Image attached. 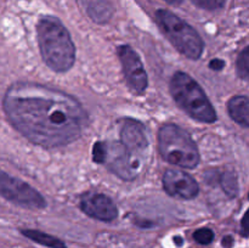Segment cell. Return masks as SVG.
Returning a JSON list of instances; mask_svg holds the SVG:
<instances>
[{"instance_id":"cell-1","label":"cell","mask_w":249,"mask_h":248,"mask_svg":"<svg viewBox=\"0 0 249 248\" xmlns=\"http://www.w3.org/2000/svg\"><path fill=\"white\" fill-rule=\"evenodd\" d=\"M7 119L24 138L43 147L68 145L82 135L88 117L66 92L34 83H15L4 96Z\"/></svg>"},{"instance_id":"cell-11","label":"cell","mask_w":249,"mask_h":248,"mask_svg":"<svg viewBox=\"0 0 249 248\" xmlns=\"http://www.w3.org/2000/svg\"><path fill=\"white\" fill-rule=\"evenodd\" d=\"M121 139L122 146L134 156H138L148 146V140L143 126L131 119L125 121L122 125Z\"/></svg>"},{"instance_id":"cell-16","label":"cell","mask_w":249,"mask_h":248,"mask_svg":"<svg viewBox=\"0 0 249 248\" xmlns=\"http://www.w3.org/2000/svg\"><path fill=\"white\" fill-rule=\"evenodd\" d=\"M237 74L242 79H247L249 74V49L245 48L237 58Z\"/></svg>"},{"instance_id":"cell-17","label":"cell","mask_w":249,"mask_h":248,"mask_svg":"<svg viewBox=\"0 0 249 248\" xmlns=\"http://www.w3.org/2000/svg\"><path fill=\"white\" fill-rule=\"evenodd\" d=\"M107 155H108V148H107L106 143L104 142H96L92 147V159L99 164H102L107 160Z\"/></svg>"},{"instance_id":"cell-13","label":"cell","mask_w":249,"mask_h":248,"mask_svg":"<svg viewBox=\"0 0 249 248\" xmlns=\"http://www.w3.org/2000/svg\"><path fill=\"white\" fill-rule=\"evenodd\" d=\"M231 118L240 125L247 128L249 125V100L245 95L232 97L228 104Z\"/></svg>"},{"instance_id":"cell-8","label":"cell","mask_w":249,"mask_h":248,"mask_svg":"<svg viewBox=\"0 0 249 248\" xmlns=\"http://www.w3.org/2000/svg\"><path fill=\"white\" fill-rule=\"evenodd\" d=\"M163 187L173 197L191 199L198 195L199 186L187 173L179 169H168L163 175Z\"/></svg>"},{"instance_id":"cell-10","label":"cell","mask_w":249,"mask_h":248,"mask_svg":"<svg viewBox=\"0 0 249 248\" xmlns=\"http://www.w3.org/2000/svg\"><path fill=\"white\" fill-rule=\"evenodd\" d=\"M112 156L109 157V169L123 180H134L139 174L140 159L138 156L129 153L121 145H114L112 147Z\"/></svg>"},{"instance_id":"cell-2","label":"cell","mask_w":249,"mask_h":248,"mask_svg":"<svg viewBox=\"0 0 249 248\" xmlns=\"http://www.w3.org/2000/svg\"><path fill=\"white\" fill-rule=\"evenodd\" d=\"M38 41L43 60L55 72H66L75 61V46L62 22L53 16L39 19Z\"/></svg>"},{"instance_id":"cell-14","label":"cell","mask_w":249,"mask_h":248,"mask_svg":"<svg viewBox=\"0 0 249 248\" xmlns=\"http://www.w3.org/2000/svg\"><path fill=\"white\" fill-rule=\"evenodd\" d=\"M22 235L26 236L27 238L32 240L33 242L39 243L41 246H45L49 248H66V243L61 241L60 238L51 236L49 233L41 232L38 230H23Z\"/></svg>"},{"instance_id":"cell-24","label":"cell","mask_w":249,"mask_h":248,"mask_svg":"<svg viewBox=\"0 0 249 248\" xmlns=\"http://www.w3.org/2000/svg\"><path fill=\"white\" fill-rule=\"evenodd\" d=\"M164 1L168 2V4H170V5H179V4H181L182 0H164Z\"/></svg>"},{"instance_id":"cell-12","label":"cell","mask_w":249,"mask_h":248,"mask_svg":"<svg viewBox=\"0 0 249 248\" xmlns=\"http://www.w3.org/2000/svg\"><path fill=\"white\" fill-rule=\"evenodd\" d=\"M85 14L99 24L107 23L113 16V6L109 0H79Z\"/></svg>"},{"instance_id":"cell-3","label":"cell","mask_w":249,"mask_h":248,"mask_svg":"<svg viewBox=\"0 0 249 248\" xmlns=\"http://www.w3.org/2000/svg\"><path fill=\"white\" fill-rule=\"evenodd\" d=\"M170 94L178 106L191 118L202 123H214L216 112L201 85L184 72H177L170 80Z\"/></svg>"},{"instance_id":"cell-22","label":"cell","mask_w":249,"mask_h":248,"mask_svg":"<svg viewBox=\"0 0 249 248\" xmlns=\"http://www.w3.org/2000/svg\"><path fill=\"white\" fill-rule=\"evenodd\" d=\"M242 232H243V235L247 237V235H248V213H246L245 216H243V219H242Z\"/></svg>"},{"instance_id":"cell-19","label":"cell","mask_w":249,"mask_h":248,"mask_svg":"<svg viewBox=\"0 0 249 248\" xmlns=\"http://www.w3.org/2000/svg\"><path fill=\"white\" fill-rule=\"evenodd\" d=\"M191 1L196 6L204 10H209V11L221 9L224 6V4H225V0H191Z\"/></svg>"},{"instance_id":"cell-9","label":"cell","mask_w":249,"mask_h":248,"mask_svg":"<svg viewBox=\"0 0 249 248\" xmlns=\"http://www.w3.org/2000/svg\"><path fill=\"white\" fill-rule=\"evenodd\" d=\"M80 208L87 215L101 221H112L118 215V209L106 195L88 192L82 197Z\"/></svg>"},{"instance_id":"cell-20","label":"cell","mask_w":249,"mask_h":248,"mask_svg":"<svg viewBox=\"0 0 249 248\" xmlns=\"http://www.w3.org/2000/svg\"><path fill=\"white\" fill-rule=\"evenodd\" d=\"M224 66H225V62H224L223 60H220V58H214V60H212L211 62H209V67L214 71L223 70Z\"/></svg>"},{"instance_id":"cell-7","label":"cell","mask_w":249,"mask_h":248,"mask_svg":"<svg viewBox=\"0 0 249 248\" xmlns=\"http://www.w3.org/2000/svg\"><path fill=\"white\" fill-rule=\"evenodd\" d=\"M118 55L128 87L134 94H143L147 89L148 78L139 55L128 45L119 46Z\"/></svg>"},{"instance_id":"cell-18","label":"cell","mask_w":249,"mask_h":248,"mask_svg":"<svg viewBox=\"0 0 249 248\" xmlns=\"http://www.w3.org/2000/svg\"><path fill=\"white\" fill-rule=\"evenodd\" d=\"M194 238L196 242L201 243V245H209V243L213 242L214 232L213 230H211L208 228L199 229V230L195 231Z\"/></svg>"},{"instance_id":"cell-6","label":"cell","mask_w":249,"mask_h":248,"mask_svg":"<svg viewBox=\"0 0 249 248\" xmlns=\"http://www.w3.org/2000/svg\"><path fill=\"white\" fill-rule=\"evenodd\" d=\"M0 196L9 202L29 209H43L45 198L27 182L0 170Z\"/></svg>"},{"instance_id":"cell-15","label":"cell","mask_w":249,"mask_h":248,"mask_svg":"<svg viewBox=\"0 0 249 248\" xmlns=\"http://www.w3.org/2000/svg\"><path fill=\"white\" fill-rule=\"evenodd\" d=\"M220 184L223 190L225 191V194L229 197L233 198V197L237 196L238 194V180L236 174L230 172H226L221 175L220 177Z\"/></svg>"},{"instance_id":"cell-4","label":"cell","mask_w":249,"mask_h":248,"mask_svg":"<svg viewBox=\"0 0 249 248\" xmlns=\"http://www.w3.org/2000/svg\"><path fill=\"white\" fill-rule=\"evenodd\" d=\"M158 146L162 157L172 164L189 169L198 164L199 152L194 139L177 124H165L160 129Z\"/></svg>"},{"instance_id":"cell-21","label":"cell","mask_w":249,"mask_h":248,"mask_svg":"<svg viewBox=\"0 0 249 248\" xmlns=\"http://www.w3.org/2000/svg\"><path fill=\"white\" fill-rule=\"evenodd\" d=\"M223 246L225 248H231L233 246V237L232 236H225V237L223 238Z\"/></svg>"},{"instance_id":"cell-5","label":"cell","mask_w":249,"mask_h":248,"mask_svg":"<svg viewBox=\"0 0 249 248\" xmlns=\"http://www.w3.org/2000/svg\"><path fill=\"white\" fill-rule=\"evenodd\" d=\"M156 18L163 33L182 55L192 60L201 57L204 44L194 27L168 10H158Z\"/></svg>"},{"instance_id":"cell-23","label":"cell","mask_w":249,"mask_h":248,"mask_svg":"<svg viewBox=\"0 0 249 248\" xmlns=\"http://www.w3.org/2000/svg\"><path fill=\"white\" fill-rule=\"evenodd\" d=\"M174 242H175V245H177V246H182V243H184V240H182L180 236H175Z\"/></svg>"}]
</instances>
